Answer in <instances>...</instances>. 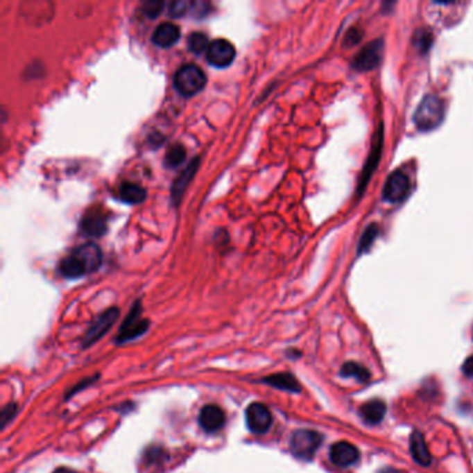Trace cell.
I'll list each match as a JSON object with an SVG mask.
<instances>
[{"instance_id":"1","label":"cell","mask_w":473,"mask_h":473,"mask_svg":"<svg viewBox=\"0 0 473 473\" xmlns=\"http://www.w3.org/2000/svg\"><path fill=\"white\" fill-rule=\"evenodd\" d=\"M101 265V251L94 243H86L68 254L58 265L60 273L68 279L96 272Z\"/></svg>"},{"instance_id":"2","label":"cell","mask_w":473,"mask_h":473,"mask_svg":"<svg viewBox=\"0 0 473 473\" xmlns=\"http://www.w3.org/2000/svg\"><path fill=\"white\" fill-rule=\"evenodd\" d=\"M445 117V103L437 94H426L413 114V122L420 130L437 128Z\"/></svg>"},{"instance_id":"3","label":"cell","mask_w":473,"mask_h":473,"mask_svg":"<svg viewBox=\"0 0 473 473\" xmlns=\"http://www.w3.org/2000/svg\"><path fill=\"white\" fill-rule=\"evenodd\" d=\"M205 83L207 75L196 64L182 65L173 76V86L176 92L183 97H191L197 94L204 89Z\"/></svg>"},{"instance_id":"4","label":"cell","mask_w":473,"mask_h":473,"mask_svg":"<svg viewBox=\"0 0 473 473\" xmlns=\"http://www.w3.org/2000/svg\"><path fill=\"white\" fill-rule=\"evenodd\" d=\"M148 325H150L148 319L141 318L140 301H136L135 305L130 308L129 313L125 316V319H123V322H122V325L117 333L115 341L118 344H122V343L135 340L147 332Z\"/></svg>"},{"instance_id":"5","label":"cell","mask_w":473,"mask_h":473,"mask_svg":"<svg viewBox=\"0 0 473 473\" xmlns=\"http://www.w3.org/2000/svg\"><path fill=\"white\" fill-rule=\"evenodd\" d=\"M322 444V436L315 430L301 429L293 433L290 440V451L302 461H311L316 449Z\"/></svg>"},{"instance_id":"6","label":"cell","mask_w":473,"mask_h":473,"mask_svg":"<svg viewBox=\"0 0 473 473\" xmlns=\"http://www.w3.org/2000/svg\"><path fill=\"white\" fill-rule=\"evenodd\" d=\"M118 316H119V309L117 307L108 308L103 313H100L86 330L82 338V347L87 348L93 345L96 341H98L111 329V326L115 323Z\"/></svg>"},{"instance_id":"7","label":"cell","mask_w":473,"mask_h":473,"mask_svg":"<svg viewBox=\"0 0 473 473\" xmlns=\"http://www.w3.org/2000/svg\"><path fill=\"white\" fill-rule=\"evenodd\" d=\"M411 190V180L402 169L391 172L383 187V197L388 203H401Z\"/></svg>"},{"instance_id":"8","label":"cell","mask_w":473,"mask_h":473,"mask_svg":"<svg viewBox=\"0 0 473 473\" xmlns=\"http://www.w3.org/2000/svg\"><path fill=\"white\" fill-rule=\"evenodd\" d=\"M273 418L269 408L262 402H251L246 409V424L254 434H264L272 426Z\"/></svg>"},{"instance_id":"9","label":"cell","mask_w":473,"mask_h":473,"mask_svg":"<svg viewBox=\"0 0 473 473\" xmlns=\"http://www.w3.org/2000/svg\"><path fill=\"white\" fill-rule=\"evenodd\" d=\"M383 47L384 46H383L381 39H376V40L368 43L355 55V58L352 61V67L358 71H370V69L376 68L381 62Z\"/></svg>"},{"instance_id":"10","label":"cell","mask_w":473,"mask_h":473,"mask_svg":"<svg viewBox=\"0 0 473 473\" xmlns=\"http://www.w3.org/2000/svg\"><path fill=\"white\" fill-rule=\"evenodd\" d=\"M234 46L226 39L212 40L207 50V61L216 68H225L230 65L234 60Z\"/></svg>"},{"instance_id":"11","label":"cell","mask_w":473,"mask_h":473,"mask_svg":"<svg viewBox=\"0 0 473 473\" xmlns=\"http://www.w3.org/2000/svg\"><path fill=\"white\" fill-rule=\"evenodd\" d=\"M225 420H226V416H225L223 409L214 404L203 406L198 415V423L201 429L207 433H215L221 430L225 424Z\"/></svg>"},{"instance_id":"12","label":"cell","mask_w":473,"mask_h":473,"mask_svg":"<svg viewBox=\"0 0 473 473\" xmlns=\"http://www.w3.org/2000/svg\"><path fill=\"white\" fill-rule=\"evenodd\" d=\"M329 456L334 465L340 467H347L358 461L359 451L356 449L355 445L347 441H338L330 447Z\"/></svg>"},{"instance_id":"13","label":"cell","mask_w":473,"mask_h":473,"mask_svg":"<svg viewBox=\"0 0 473 473\" xmlns=\"http://www.w3.org/2000/svg\"><path fill=\"white\" fill-rule=\"evenodd\" d=\"M381 125L379 126V130L375 136V141H373V147H372V151L368 157V161L365 164V168H363V172L361 175V179H359V184H358V193H362L366 183L369 182L379 160H380V153H381V144H383V135H381Z\"/></svg>"},{"instance_id":"14","label":"cell","mask_w":473,"mask_h":473,"mask_svg":"<svg viewBox=\"0 0 473 473\" xmlns=\"http://www.w3.org/2000/svg\"><path fill=\"white\" fill-rule=\"evenodd\" d=\"M179 37H180V29L178 28V25L172 22H164V24H160L153 32L151 42L158 47L166 49V47L173 46L179 40Z\"/></svg>"},{"instance_id":"15","label":"cell","mask_w":473,"mask_h":473,"mask_svg":"<svg viewBox=\"0 0 473 473\" xmlns=\"http://www.w3.org/2000/svg\"><path fill=\"white\" fill-rule=\"evenodd\" d=\"M197 168H198V158H193L191 162L179 173V176L175 179L173 184H172V190H171V194H172V201L175 204H178L182 198V194L184 193L186 187L189 186L190 180L193 179L194 173L197 172Z\"/></svg>"},{"instance_id":"16","label":"cell","mask_w":473,"mask_h":473,"mask_svg":"<svg viewBox=\"0 0 473 473\" xmlns=\"http://www.w3.org/2000/svg\"><path fill=\"white\" fill-rule=\"evenodd\" d=\"M262 383L272 386L275 388L289 391V393H298L301 390L297 379L289 373V372H282V373H273L261 380Z\"/></svg>"},{"instance_id":"17","label":"cell","mask_w":473,"mask_h":473,"mask_svg":"<svg viewBox=\"0 0 473 473\" xmlns=\"http://www.w3.org/2000/svg\"><path fill=\"white\" fill-rule=\"evenodd\" d=\"M82 230L85 234L89 236H101L107 230L105 216L100 211H89L80 223Z\"/></svg>"},{"instance_id":"18","label":"cell","mask_w":473,"mask_h":473,"mask_svg":"<svg viewBox=\"0 0 473 473\" xmlns=\"http://www.w3.org/2000/svg\"><path fill=\"white\" fill-rule=\"evenodd\" d=\"M359 413L366 423L377 424L383 420V418L386 415V404L381 399L368 401L361 406Z\"/></svg>"},{"instance_id":"19","label":"cell","mask_w":473,"mask_h":473,"mask_svg":"<svg viewBox=\"0 0 473 473\" xmlns=\"http://www.w3.org/2000/svg\"><path fill=\"white\" fill-rule=\"evenodd\" d=\"M409 448H411V455L415 459V462H418L423 466H427L430 463L431 456H430V452L427 449V445H426V441H424L422 433L413 431L411 434Z\"/></svg>"},{"instance_id":"20","label":"cell","mask_w":473,"mask_h":473,"mask_svg":"<svg viewBox=\"0 0 473 473\" xmlns=\"http://www.w3.org/2000/svg\"><path fill=\"white\" fill-rule=\"evenodd\" d=\"M118 194H119V198L121 201L126 203V204H139L141 201H144L147 193L146 190L136 184V183H132V182H125L119 186L118 189Z\"/></svg>"},{"instance_id":"21","label":"cell","mask_w":473,"mask_h":473,"mask_svg":"<svg viewBox=\"0 0 473 473\" xmlns=\"http://www.w3.org/2000/svg\"><path fill=\"white\" fill-rule=\"evenodd\" d=\"M341 376H345V377H354L358 381L361 383H365L370 379V373L369 370L362 366L361 363H356V362H347L341 366V370H340Z\"/></svg>"},{"instance_id":"22","label":"cell","mask_w":473,"mask_h":473,"mask_svg":"<svg viewBox=\"0 0 473 473\" xmlns=\"http://www.w3.org/2000/svg\"><path fill=\"white\" fill-rule=\"evenodd\" d=\"M209 43L211 42L208 40V36L203 32H193L187 39V46H189L190 51H193L196 54H200V53L208 50Z\"/></svg>"},{"instance_id":"23","label":"cell","mask_w":473,"mask_h":473,"mask_svg":"<svg viewBox=\"0 0 473 473\" xmlns=\"http://www.w3.org/2000/svg\"><path fill=\"white\" fill-rule=\"evenodd\" d=\"M186 158V150L183 146L180 144H175L172 146L168 153H166V158H165V162L168 166L171 168H175V166H179Z\"/></svg>"},{"instance_id":"24","label":"cell","mask_w":473,"mask_h":473,"mask_svg":"<svg viewBox=\"0 0 473 473\" xmlns=\"http://www.w3.org/2000/svg\"><path fill=\"white\" fill-rule=\"evenodd\" d=\"M431 43H433V35H431L430 31L419 29V31L415 32V35H413V44H415V47L419 51L426 53L430 49Z\"/></svg>"},{"instance_id":"25","label":"cell","mask_w":473,"mask_h":473,"mask_svg":"<svg viewBox=\"0 0 473 473\" xmlns=\"http://www.w3.org/2000/svg\"><path fill=\"white\" fill-rule=\"evenodd\" d=\"M377 233H379V226H377L376 223L369 225V226L365 229V232H363V234H362V237H361V240H359L358 252L368 251L369 247L373 244L375 239L377 237Z\"/></svg>"},{"instance_id":"26","label":"cell","mask_w":473,"mask_h":473,"mask_svg":"<svg viewBox=\"0 0 473 473\" xmlns=\"http://www.w3.org/2000/svg\"><path fill=\"white\" fill-rule=\"evenodd\" d=\"M190 7H191V3L189 1H184V0H176V1H172L169 3L168 6V14L171 17H183L184 14H187L190 11Z\"/></svg>"},{"instance_id":"27","label":"cell","mask_w":473,"mask_h":473,"mask_svg":"<svg viewBox=\"0 0 473 473\" xmlns=\"http://www.w3.org/2000/svg\"><path fill=\"white\" fill-rule=\"evenodd\" d=\"M165 3L164 1H157V0H151V1H146L141 6V12L148 17V18H155L161 14L162 8H164Z\"/></svg>"},{"instance_id":"28","label":"cell","mask_w":473,"mask_h":473,"mask_svg":"<svg viewBox=\"0 0 473 473\" xmlns=\"http://www.w3.org/2000/svg\"><path fill=\"white\" fill-rule=\"evenodd\" d=\"M18 411V406L17 404H7L3 406L1 409V413H0V419H1V427H6L7 423L15 416Z\"/></svg>"},{"instance_id":"29","label":"cell","mask_w":473,"mask_h":473,"mask_svg":"<svg viewBox=\"0 0 473 473\" xmlns=\"http://www.w3.org/2000/svg\"><path fill=\"white\" fill-rule=\"evenodd\" d=\"M361 37H362V33H361V31L355 26V28H351V29L347 32L345 39H344V43L352 46V44H356V43L361 40Z\"/></svg>"},{"instance_id":"30","label":"cell","mask_w":473,"mask_h":473,"mask_svg":"<svg viewBox=\"0 0 473 473\" xmlns=\"http://www.w3.org/2000/svg\"><path fill=\"white\" fill-rule=\"evenodd\" d=\"M98 376L96 375V376H93V377H89V379H85V380H82V381H79L76 386H74L69 391H68V395L65 397V398H69L71 395H74V394H76L78 391H80L82 388H85V387H87V386H90L92 384V381L93 380H96Z\"/></svg>"},{"instance_id":"31","label":"cell","mask_w":473,"mask_h":473,"mask_svg":"<svg viewBox=\"0 0 473 473\" xmlns=\"http://www.w3.org/2000/svg\"><path fill=\"white\" fill-rule=\"evenodd\" d=\"M462 369H463V373H465L466 376L473 377V354H472L470 356L466 358V361H465Z\"/></svg>"},{"instance_id":"32","label":"cell","mask_w":473,"mask_h":473,"mask_svg":"<svg viewBox=\"0 0 473 473\" xmlns=\"http://www.w3.org/2000/svg\"><path fill=\"white\" fill-rule=\"evenodd\" d=\"M53 473H78V472H75V470H72L69 467H58Z\"/></svg>"}]
</instances>
